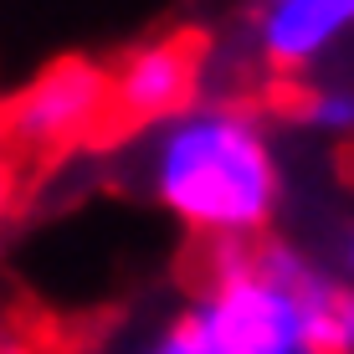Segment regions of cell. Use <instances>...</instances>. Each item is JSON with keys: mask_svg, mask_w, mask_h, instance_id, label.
<instances>
[{"mask_svg": "<svg viewBox=\"0 0 354 354\" xmlns=\"http://www.w3.org/2000/svg\"><path fill=\"white\" fill-rule=\"evenodd\" d=\"M160 354H349L354 283L262 236L205 241L201 292L154 339Z\"/></svg>", "mask_w": 354, "mask_h": 354, "instance_id": "obj_1", "label": "cell"}, {"mask_svg": "<svg viewBox=\"0 0 354 354\" xmlns=\"http://www.w3.org/2000/svg\"><path fill=\"white\" fill-rule=\"evenodd\" d=\"M144 175L154 201L201 241L262 236L283 205L272 133L241 103H185L149 124Z\"/></svg>", "mask_w": 354, "mask_h": 354, "instance_id": "obj_2", "label": "cell"}, {"mask_svg": "<svg viewBox=\"0 0 354 354\" xmlns=\"http://www.w3.org/2000/svg\"><path fill=\"white\" fill-rule=\"evenodd\" d=\"M97 129H113V97H108V67L67 57L46 67L31 88H21L0 113L6 144L31 154L67 149L77 139H93Z\"/></svg>", "mask_w": 354, "mask_h": 354, "instance_id": "obj_3", "label": "cell"}, {"mask_svg": "<svg viewBox=\"0 0 354 354\" xmlns=\"http://www.w3.org/2000/svg\"><path fill=\"white\" fill-rule=\"evenodd\" d=\"M195 88H201V41L195 36H165V41L133 46L118 67H108L113 129L160 124L185 103H195Z\"/></svg>", "mask_w": 354, "mask_h": 354, "instance_id": "obj_4", "label": "cell"}, {"mask_svg": "<svg viewBox=\"0 0 354 354\" xmlns=\"http://www.w3.org/2000/svg\"><path fill=\"white\" fill-rule=\"evenodd\" d=\"M354 31V0H262L252 46L272 72H303Z\"/></svg>", "mask_w": 354, "mask_h": 354, "instance_id": "obj_5", "label": "cell"}, {"mask_svg": "<svg viewBox=\"0 0 354 354\" xmlns=\"http://www.w3.org/2000/svg\"><path fill=\"white\" fill-rule=\"evenodd\" d=\"M303 129L319 133H354V93L349 88H308L298 97Z\"/></svg>", "mask_w": 354, "mask_h": 354, "instance_id": "obj_6", "label": "cell"}, {"mask_svg": "<svg viewBox=\"0 0 354 354\" xmlns=\"http://www.w3.org/2000/svg\"><path fill=\"white\" fill-rule=\"evenodd\" d=\"M339 272L354 283V226L344 231V241H339Z\"/></svg>", "mask_w": 354, "mask_h": 354, "instance_id": "obj_7", "label": "cell"}, {"mask_svg": "<svg viewBox=\"0 0 354 354\" xmlns=\"http://www.w3.org/2000/svg\"><path fill=\"white\" fill-rule=\"evenodd\" d=\"M6 205H10V165L0 160V216H6Z\"/></svg>", "mask_w": 354, "mask_h": 354, "instance_id": "obj_8", "label": "cell"}]
</instances>
